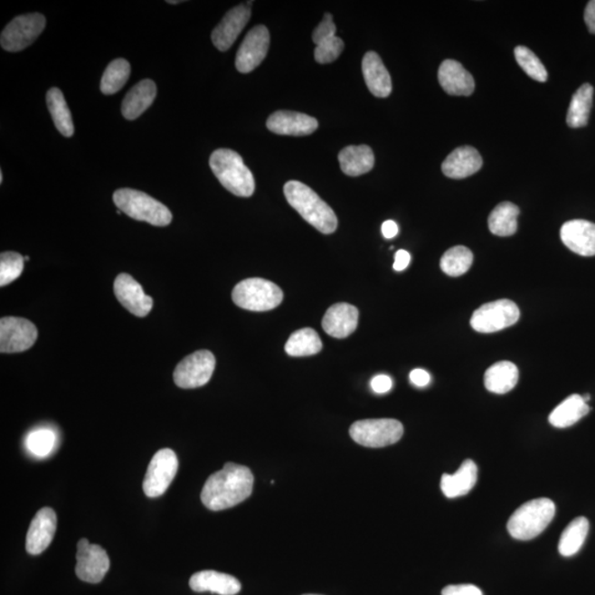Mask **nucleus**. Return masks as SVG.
<instances>
[{
	"mask_svg": "<svg viewBox=\"0 0 595 595\" xmlns=\"http://www.w3.org/2000/svg\"><path fill=\"white\" fill-rule=\"evenodd\" d=\"M589 528L590 524L586 517H578L569 524L559 541L558 549L562 556H574L582 548Z\"/></svg>",
	"mask_w": 595,
	"mask_h": 595,
	"instance_id": "72a5a7b5",
	"label": "nucleus"
},
{
	"mask_svg": "<svg viewBox=\"0 0 595 595\" xmlns=\"http://www.w3.org/2000/svg\"><path fill=\"white\" fill-rule=\"evenodd\" d=\"M113 200L118 210L134 220L147 222L154 226H166L173 221V213L165 205L141 191L116 190Z\"/></svg>",
	"mask_w": 595,
	"mask_h": 595,
	"instance_id": "39448f33",
	"label": "nucleus"
},
{
	"mask_svg": "<svg viewBox=\"0 0 595 595\" xmlns=\"http://www.w3.org/2000/svg\"><path fill=\"white\" fill-rule=\"evenodd\" d=\"M411 382L417 387H426L430 384L431 376L427 371L416 368L411 373Z\"/></svg>",
	"mask_w": 595,
	"mask_h": 595,
	"instance_id": "c03bdc74",
	"label": "nucleus"
},
{
	"mask_svg": "<svg viewBox=\"0 0 595 595\" xmlns=\"http://www.w3.org/2000/svg\"><path fill=\"white\" fill-rule=\"evenodd\" d=\"M45 18L42 14H22L10 22L3 30L0 43L8 52H19L29 47L42 33Z\"/></svg>",
	"mask_w": 595,
	"mask_h": 595,
	"instance_id": "1a4fd4ad",
	"label": "nucleus"
},
{
	"mask_svg": "<svg viewBox=\"0 0 595 595\" xmlns=\"http://www.w3.org/2000/svg\"><path fill=\"white\" fill-rule=\"evenodd\" d=\"M250 7L246 6V5H240V6L231 9L222 19L218 27L212 33V42H213L216 49H219L222 52H228L236 42V39L239 38L241 33L243 32L247 23L250 22Z\"/></svg>",
	"mask_w": 595,
	"mask_h": 595,
	"instance_id": "dca6fc26",
	"label": "nucleus"
},
{
	"mask_svg": "<svg viewBox=\"0 0 595 595\" xmlns=\"http://www.w3.org/2000/svg\"><path fill=\"white\" fill-rule=\"evenodd\" d=\"M363 75L368 90L376 98H387L392 93V79L380 55L367 52L362 62Z\"/></svg>",
	"mask_w": 595,
	"mask_h": 595,
	"instance_id": "b1692460",
	"label": "nucleus"
},
{
	"mask_svg": "<svg viewBox=\"0 0 595 595\" xmlns=\"http://www.w3.org/2000/svg\"><path fill=\"white\" fill-rule=\"evenodd\" d=\"M345 49V43L339 37H333L326 42L316 45L315 58L321 64L331 63L340 57Z\"/></svg>",
	"mask_w": 595,
	"mask_h": 595,
	"instance_id": "ea45409f",
	"label": "nucleus"
},
{
	"mask_svg": "<svg viewBox=\"0 0 595 595\" xmlns=\"http://www.w3.org/2000/svg\"><path fill=\"white\" fill-rule=\"evenodd\" d=\"M317 120L309 115L279 110L267 120V128L277 135L307 136L315 133Z\"/></svg>",
	"mask_w": 595,
	"mask_h": 595,
	"instance_id": "6ab92c4d",
	"label": "nucleus"
},
{
	"mask_svg": "<svg viewBox=\"0 0 595 595\" xmlns=\"http://www.w3.org/2000/svg\"><path fill=\"white\" fill-rule=\"evenodd\" d=\"M24 260H29V257H28V256L24 257Z\"/></svg>",
	"mask_w": 595,
	"mask_h": 595,
	"instance_id": "603ef678",
	"label": "nucleus"
},
{
	"mask_svg": "<svg viewBox=\"0 0 595 595\" xmlns=\"http://www.w3.org/2000/svg\"><path fill=\"white\" fill-rule=\"evenodd\" d=\"M215 365L213 353L196 351L176 365L174 373L175 385L184 390L204 386L213 375Z\"/></svg>",
	"mask_w": 595,
	"mask_h": 595,
	"instance_id": "9d476101",
	"label": "nucleus"
},
{
	"mask_svg": "<svg viewBox=\"0 0 595 595\" xmlns=\"http://www.w3.org/2000/svg\"><path fill=\"white\" fill-rule=\"evenodd\" d=\"M521 311L515 302L508 299L488 302L473 312L471 326L480 333H494L516 324Z\"/></svg>",
	"mask_w": 595,
	"mask_h": 595,
	"instance_id": "6e6552de",
	"label": "nucleus"
},
{
	"mask_svg": "<svg viewBox=\"0 0 595 595\" xmlns=\"http://www.w3.org/2000/svg\"><path fill=\"white\" fill-rule=\"evenodd\" d=\"M55 441L57 437L52 430H38L29 433L26 445L33 456L43 458L52 452Z\"/></svg>",
	"mask_w": 595,
	"mask_h": 595,
	"instance_id": "58836bf2",
	"label": "nucleus"
},
{
	"mask_svg": "<svg viewBox=\"0 0 595 595\" xmlns=\"http://www.w3.org/2000/svg\"><path fill=\"white\" fill-rule=\"evenodd\" d=\"M593 100V87L586 83L574 93L567 115L569 128H584L589 123Z\"/></svg>",
	"mask_w": 595,
	"mask_h": 595,
	"instance_id": "7c9ffc66",
	"label": "nucleus"
},
{
	"mask_svg": "<svg viewBox=\"0 0 595 595\" xmlns=\"http://www.w3.org/2000/svg\"><path fill=\"white\" fill-rule=\"evenodd\" d=\"M372 390L376 392V394H386L392 388V381L390 376L387 375H377L373 378L371 382Z\"/></svg>",
	"mask_w": 595,
	"mask_h": 595,
	"instance_id": "37998d69",
	"label": "nucleus"
},
{
	"mask_svg": "<svg viewBox=\"0 0 595 595\" xmlns=\"http://www.w3.org/2000/svg\"><path fill=\"white\" fill-rule=\"evenodd\" d=\"M556 505L549 498H537L529 501L509 518V534L518 541H531L541 534L552 522Z\"/></svg>",
	"mask_w": 595,
	"mask_h": 595,
	"instance_id": "20e7f679",
	"label": "nucleus"
},
{
	"mask_svg": "<svg viewBox=\"0 0 595 595\" xmlns=\"http://www.w3.org/2000/svg\"><path fill=\"white\" fill-rule=\"evenodd\" d=\"M47 105L55 128L64 137H72L74 134L72 115H71L67 100H65L61 90L52 88L48 90Z\"/></svg>",
	"mask_w": 595,
	"mask_h": 595,
	"instance_id": "2f4dec72",
	"label": "nucleus"
},
{
	"mask_svg": "<svg viewBox=\"0 0 595 595\" xmlns=\"http://www.w3.org/2000/svg\"><path fill=\"white\" fill-rule=\"evenodd\" d=\"M190 588L194 592H212L220 595H235L241 591L239 580L230 574L204 570L196 572L190 579Z\"/></svg>",
	"mask_w": 595,
	"mask_h": 595,
	"instance_id": "5701e85b",
	"label": "nucleus"
},
{
	"mask_svg": "<svg viewBox=\"0 0 595 595\" xmlns=\"http://www.w3.org/2000/svg\"><path fill=\"white\" fill-rule=\"evenodd\" d=\"M442 595H483V593L473 584H456L443 589Z\"/></svg>",
	"mask_w": 595,
	"mask_h": 595,
	"instance_id": "79ce46f5",
	"label": "nucleus"
},
{
	"mask_svg": "<svg viewBox=\"0 0 595 595\" xmlns=\"http://www.w3.org/2000/svg\"><path fill=\"white\" fill-rule=\"evenodd\" d=\"M521 213L517 205L512 202H503L492 211L488 218V228L494 235L506 237L516 233L517 218Z\"/></svg>",
	"mask_w": 595,
	"mask_h": 595,
	"instance_id": "c756f323",
	"label": "nucleus"
},
{
	"mask_svg": "<svg viewBox=\"0 0 595 595\" xmlns=\"http://www.w3.org/2000/svg\"><path fill=\"white\" fill-rule=\"evenodd\" d=\"M411 260V256L408 251L402 250H398L395 255L394 269L396 271L405 270L410 266Z\"/></svg>",
	"mask_w": 595,
	"mask_h": 595,
	"instance_id": "a18cd8bd",
	"label": "nucleus"
},
{
	"mask_svg": "<svg viewBox=\"0 0 595 595\" xmlns=\"http://www.w3.org/2000/svg\"><path fill=\"white\" fill-rule=\"evenodd\" d=\"M515 58L519 67L525 71L529 77L538 80V82H546L548 80L547 70L532 50L519 45L515 49Z\"/></svg>",
	"mask_w": 595,
	"mask_h": 595,
	"instance_id": "e433bc0d",
	"label": "nucleus"
},
{
	"mask_svg": "<svg viewBox=\"0 0 595 595\" xmlns=\"http://www.w3.org/2000/svg\"><path fill=\"white\" fill-rule=\"evenodd\" d=\"M350 435L356 443L367 448L394 445L403 435L401 422L396 420H366L353 423Z\"/></svg>",
	"mask_w": 595,
	"mask_h": 595,
	"instance_id": "0eeeda50",
	"label": "nucleus"
},
{
	"mask_svg": "<svg viewBox=\"0 0 595 595\" xmlns=\"http://www.w3.org/2000/svg\"><path fill=\"white\" fill-rule=\"evenodd\" d=\"M130 75V64L124 59H116L109 64L100 80V90L105 95H113L124 88Z\"/></svg>",
	"mask_w": 595,
	"mask_h": 595,
	"instance_id": "c9c22d12",
	"label": "nucleus"
},
{
	"mask_svg": "<svg viewBox=\"0 0 595 595\" xmlns=\"http://www.w3.org/2000/svg\"><path fill=\"white\" fill-rule=\"evenodd\" d=\"M4 176L3 173H0V184H3Z\"/></svg>",
	"mask_w": 595,
	"mask_h": 595,
	"instance_id": "09e8293b",
	"label": "nucleus"
},
{
	"mask_svg": "<svg viewBox=\"0 0 595 595\" xmlns=\"http://www.w3.org/2000/svg\"><path fill=\"white\" fill-rule=\"evenodd\" d=\"M562 243L573 253L595 256V224L586 220H572L562 225Z\"/></svg>",
	"mask_w": 595,
	"mask_h": 595,
	"instance_id": "a211bd4d",
	"label": "nucleus"
},
{
	"mask_svg": "<svg viewBox=\"0 0 595 595\" xmlns=\"http://www.w3.org/2000/svg\"><path fill=\"white\" fill-rule=\"evenodd\" d=\"M116 213H118V214H122V211L118 210V212H116Z\"/></svg>",
	"mask_w": 595,
	"mask_h": 595,
	"instance_id": "3c124183",
	"label": "nucleus"
},
{
	"mask_svg": "<svg viewBox=\"0 0 595 595\" xmlns=\"http://www.w3.org/2000/svg\"><path fill=\"white\" fill-rule=\"evenodd\" d=\"M284 193L287 201L307 223L324 234L335 233L337 218L329 205L309 186L299 181H288Z\"/></svg>",
	"mask_w": 595,
	"mask_h": 595,
	"instance_id": "f03ea898",
	"label": "nucleus"
},
{
	"mask_svg": "<svg viewBox=\"0 0 595 595\" xmlns=\"http://www.w3.org/2000/svg\"><path fill=\"white\" fill-rule=\"evenodd\" d=\"M584 22H586L589 32L595 34V0L589 2L584 10Z\"/></svg>",
	"mask_w": 595,
	"mask_h": 595,
	"instance_id": "49530a36",
	"label": "nucleus"
},
{
	"mask_svg": "<svg viewBox=\"0 0 595 595\" xmlns=\"http://www.w3.org/2000/svg\"><path fill=\"white\" fill-rule=\"evenodd\" d=\"M306 595H316V594H306Z\"/></svg>",
	"mask_w": 595,
	"mask_h": 595,
	"instance_id": "864d4df0",
	"label": "nucleus"
},
{
	"mask_svg": "<svg viewBox=\"0 0 595 595\" xmlns=\"http://www.w3.org/2000/svg\"><path fill=\"white\" fill-rule=\"evenodd\" d=\"M254 476L249 468L226 463L212 474L201 493V501L210 511H223L239 505L253 493Z\"/></svg>",
	"mask_w": 595,
	"mask_h": 595,
	"instance_id": "f257e3e1",
	"label": "nucleus"
},
{
	"mask_svg": "<svg viewBox=\"0 0 595 595\" xmlns=\"http://www.w3.org/2000/svg\"><path fill=\"white\" fill-rule=\"evenodd\" d=\"M322 350L319 335L310 327L298 330L290 335L285 345L287 354L294 357L316 355Z\"/></svg>",
	"mask_w": 595,
	"mask_h": 595,
	"instance_id": "473e14b6",
	"label": "nucleus"
},
{
	"mask_svg": "<svg viewBox=\"0 0 595 595\" xmlns=\"http://www.w3.org/2000/svg\"><path fill=\"white\" fill-rule=\"evenodd\" d=\"M473 264V254L466 246H455L448 250L440 260V267L443 272L448 276L460 277Z\"/></svg>",
	"mask_w": 595,
	"mask_h": 595,
	"instance_id": "f704fd0d",
	"label": "nucleus"
},
{
	"mask_svg": "<svg viewBox=\"0 0 595 595\" xmlns=\"http://www.w3.org/2000/svg\"><path fill=\"white\" fill-rule=\"evenodd\" d=\"M382 233L385 239L391 240L398 234V226L394 221H386L382 225Z\"/></svg>",
	"mask_w": 595,
	"mask_h": 595,
	"instance_id": "de8ad7c7",
	"label": "nucleus"
},
{
	"mask_svg": "<svg viewBox=\"0 0 595 595\" xmlns=\"http://www.w3.org/2000/svg\"><path fill=\"white\" fill-rule=\"evenodd\" d=\"M477 481V464L466 460L455 474H443L441 490L449 498L464 496L476 486Z\"/></svg>",
	"mask_w": 595,
	"mask_h": 595,
	"instance_id": "a878e982",
	"label": "nucleus"
},
{
	"mask_svg": "<svg viewBox=\"0 0 595 595\" xmlns=\"http://www.w3.org/2000/svg\"><path fill=\"white\" fill-rule=\"evenodd\" d=\"M335 32L336 27L335 23H333L332 14L326 13L319 26L315 29L314 34H312V40H314L316 45H319L326 42V40L335 37Z\"/></svg>",
	"mask_w": 595,
	"mask_h": 595,
	"instance_id": "a19ab883",
	"label": "nucleus"
},
{
	"mask_svg": "<svg viewBox=\"0 0 595 595\" xmlns=\"http://www.w3.org/2000/svg\"><path fill=\"white\" fill-rule=\"evenodd\" d=\"M178 458L171 449H161L151 458L143 484L148 497H159L168 490L178 472Z\"/></svg>",
	"mask_w": 595,
	"mask_h": 595,
	"instance_id": "9b49d317",
	"label": "nucleus"
},
{
	"mask_svg": "<svg viewBox=\"0 0 595 595\" xmlns=\"http://www.w3.org/2000/svg\"><path fill=\"white\" fill-rule=\"evenodd\" d=\"M57 514L52 508L44 507L35 514L30 524L26 549L30 554H40L49 547L57 531Z\"/></svg>",
	"mask_w": 595,
	"mask_h": 595,
	"instance_id": "f3484780",
	"label": "nucleus"
},
{
	"mask_svg": "<svg viewBox=\"0 0 595 595\" xmlns=\"http://www.w3.org/2000/svg\"><path fill=\"white\" fill-rule=\"evenodd\" d=\"M110 566L108 552L99 544L90 543L87 538L78 543L75 572L84 582L99 583Z\"/></svg>",
	"mask_w": 595,
	"mask_h": 595,
	"instance_id": "ddd939ff",
	"label": "nucleus"
},
{
	"mask_svg": "<svg viewBox=\"0 0 595 595\" xmlns=\"http://www.w3.org/2000/svg\"><path fill=\"white\" fill-rule=\"evenodd\" d=\"M38 330L32 321L24 317L5 316L0 320V351L24 352L37 341Z\"/></svg>",
	"mask_w": 595,
	"mask_h": 595,
	"instance_id": "f8f14e48",
	"label": "nucleus"
},
{
	"mask_svg": "<svg viewBox=\"0 0 595 595\" xmlns=\"http://www.w3.org/2000/svg\"><path fill=\"white\" fill-rule=\"evenodd\" d=\"M359 325V310L350 304H335L327 309L322 327L335 339H345Z\"/></svg>",
	"mask_w": 595,
	"mask_h": 595,
	"instance_id": "aec40b11",
	"label": "nucleus"
},
{
	"mask_svg": "<svg viewBox=\"0 0 595 595\" xmlns=\"http://www.w3.org/2000/svg\"><path fill=\"white\" fill-rule=\"evenodd\" d=\"M24 259L16 251H6L0 255V286L12 284L23 274Z\"/></svg>",
	"mask_w": 595,
	"mask_h": 595,
	"instance_id": "4c0bfd02",
	"label": "nucleus"
},
{
	"mask_svg": "<svg viewBox=\"0 0 595 595\" xmlns=\"http://www.w3.org/2000/svg\"><path fill=\"white\" fill-rule=\"evenodd\" d=\"M231 299L241 309L264 312L279 307L284 299V292L274 282L249 279L235 286Z\"/></svg>",
	"mask_w": 595,
	"mask_h": 595,
	"instance_id": "423d86ee",
	"label": "nucleus"
},
{
	"mask_svg": "<svg viewBox=\"0 0 595 595\" xmlns=\"http://www.w3.org/2000/svg\"><path fill=\"white\" fill-rule=\"evenodd\" d=\"M480 153L471 146H463L453 150L442 164V173L451 179L468 178L482 168Z\"/></svg>",
	"mask_w": 595,
	"mask_h": 595,
	"instance_id": "4be33fe9",
	"label": "nucleus"
},
{
	"mask_svg": "<svg viewBox=\"0 0 595 595\" xmlns=\"http://www.w3.org/2000/svg\"><path fill=\"white\" fill-rule=\"evenodd\" d=\"M590 411L588 402L583 400V396L577 394L569 396L561 405L554 408L549 416V422L556 428H568L582 420Z\"/></svg>",
	"mask_w": 595,
	"mask_h": 595,
	"instance_id": "c85d7f7f",
	"label": "nucleus"
},
{
	"mask_svg": "<svg viewBox=\"0 0 595 595\" xmlns=\"http://www.w3.org/2000/svg\"><path fill=\"white\" fill-rule=\"evenodd\" d=\"M518 377L517 366L512 362L502 361L488 368L484 376V385L488 392L503 395L516 386Z\"/></svg>",
	"mask_w": 595,
	"mask_h": 595,
	"instance_id": "cd10ccee",
	"label": "nucleus"
},
{
	"mask_svg": "<svg viewBox=\"0 0 595 595\" xmlns=\"http://www.w3.org/2000/svg\"><path fill=\"white\" fill-rule=\"evenodd\" d=\"M157 97V87L151 80H140L129 90L122 104V113L126 119H137L143 115Z\"/></svg>",
	"mask_w": 595,
	"mask_h": 595,
	"instance_id": "393cba45",
	"label": "nucleus"
},
{
	"mask_svg": "<svg viewBox=\"0 0 595 595\" xmlns=\"http://www.w3.org/2000/svg\"><path fill=\"white\" fill-rule=\"evenodd\" d=\"M339 161L343 173L359 176L370 173L374 166L375 157L372 148L366 145L349 146L341 150Z\"/></svg>",
	"mask_w": 595,
	"mask_h": 595,
	"instance_id": "bb28decb",
	"label": "nucleus"
},
{
	"mask_svg": "<svg viewBox=\"0 0 595 595\" xmlns=\"http://www.w3.org/2000/svg\"><path fill=\"white\" fill-rule=\"evenodd\" d=\"M118 300L136 316L144 317L153 309V298L145 294L139 282L128 274H120L114 282Z\"/></svg>",
	"mask_w": 595,
	"mask_h": 595,
	"instance_id": "2eb2a0df",
	"label": "nucleus"
},
{
	"mask_svg": "<svg viewBox=\"0 0 595 595\" xmlns=\"http://www.w3.org/2000/svg\"><path fill=\"white\" fill-rule=\"evenodd\" d=\"M210 166L221 184L231 194L241 198H250L254 194V175L236 151L215 150L211 155Z\"/></svg>",
	"mask_w": 595,
	"mask_h": 595,
	"instance_id": "7ed1b4c3",
	"label": "nucleus"
},
{
	"mask_svg": "<svg viewBox=\"0 0 595 595\" xmlns=\"http://www.w3.org/2000/svg\"><path fill=\"white\" fill-rule=\"evenodd\" d=\"M270 34L265 26H256L246 34L236 54V69L250 73L264 61L269 52Z\"/></svg>",
	"mask_w": 595,
	"mask_h": 595,
	"instance_id": "4468645a",
	"label": "nucleus"
},
{
	"mask_svg": "<svg viewBox=\"0 0 595 595\" xmlns=\"http://www.w3.org/2000/svg\"><path fill=\"white\" fill-rule=\"evenodd\" d=\"M166 3L175 5V4H180L181 2H166Z\"/></svg>",
	"mask_w": 595,
	"mask_h": 595,
	"instance_id": "8fccbe9b",
	"label": "nucleus"
},
{
	"mask_svg": "<svg viewBox=\"0 0 595 595\" xmlns=\"http://www.w3.org/2000/svg\"><path fill=\"white\" fill-rule=\"evenodd\" d=\"M439 82L449 95L470 97L476 89V82L468 71L456 60H446L439 68Z\"/></svg>",
	"mask_w": 595,
	"mask_h": 595,
	"instance_id": "412c9836",
	"label": "nucleus"
}]
</instances>
